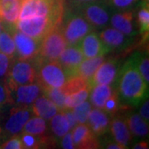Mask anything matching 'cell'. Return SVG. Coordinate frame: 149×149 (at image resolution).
<instances>
[{
	"mask_svg": "<svg viewBox=\"0 0 149 149\" xmlns=\"http://www.w3.org/2000/svg\"><path fill=\"white\" fill-rule=\"evenodd\" d=\"M118 94L130 104H138L148 95L145 82L133 60H129L118 74Z\"/></svg>",
	"mask_w": 149,
	"mask_h": 149,
	"instance_id": "1",
	"label": "cell"
},
{
	"mask_svg": "<svg viewBox=\"0 0 149 149\" xmlns=\"http://www.w3.org/2000/svg\"><path fill=\"white\" fill-rule=\"evenodd\" d=\"M32 61L37 69V82L42 87V90L60 88L67 80V75L57 60L45 61L36 57Z\"/></svg>",
	"mask_w": 149,
	"mask_h": 149,
	"instance_id": "2",
	"label": "cell"
},
{
	"mask_svg": "<svg viewBox=\"0 0 149 149\" xmlns=\"http://www.w3.org/2000/svg\"><path fill=\"white\" fill-rule=\"evenodd\" d=\"M61 28L67 45L78 46L94 27L78 13H71L65 18L62 17Z\"/></svg>",
	"mask_w": 149,
	"mask_h": 149,
	"instance_id": "3",
	"label": "cell"
},
{
	"mask_svg": "<svg viewBox=\"0 0 149 149\" xmlns=\"http://www.w3.org/2000/svg\"><path fill=\"white\" fill-rule=\"evenodd\" d=\"M37 80V69L33 61L17 59L10 65L5 84L8 90H12L19 85L35 83Z\"/></svg>",
	"mask_w": 149,
	"mask_h": 149,
	"instance_id": "4",
	"label": "cell"
},
{
	"mask_svg": "<svg viewBox=\"0 0 149 149\" xmlns=\"http://www.w3.org/2000/svg\"><path fill=\"white\" fill-rule=\"evenodd\" d=\"M66 46L61 22L43 37L37 57L45 61H56Z\"/></svg>",
	"mask_w": 149,
	"mask_h": 149,
	"instance_id": "5",
	"label": "cell"
},
{
	"mask_svg": "<svg viewBox=\"0 0 149 149\" xmlns=\"http://www.w3.org/2000/svg\"><path fill=\"white\" fill-rule=\"evenodd\" d=\"M61 22L48 17H33L18 19L15 25L17 30L37 41H42L43 37Z\"/></svg>",
	"mask_w": 149,
	"mask_h": 149,
	"instance_id": "6",
	"label": "cell"
},
{
	"mask_svg": "<svg viewBox=\"0 0 149 149\" xmlns=\"http://www.w3.org/2000/svg\"><path fill=\"white\" fill-rule=\"evenodd\" d=\"M8 26V31L12 32V36L16 47V54L18 59L32 61L36 58L39 53L42 41H37L33 37L17 30L15 24Z\"/></svg>",
	"mask_w": 149,
	"mask_h": 149,
	"instance_id": "7",
	"label": "cell"
},
{
	"mask_svg": "<svg viewBox=\"0 0 149 149\" xmlns=\"http://www.w3.org/2000/svg\"><path fill=\"white\" fill-rule=\"evenodd\" d=\"M9 104L14 106L27 107L31 104L42 94V90L40 85L35 82L28 85L17 86L12 90H8Z\"/></svg>",
	"mask_w": 149,
	"mask_h": 149,
	"instance_id": "8",
	"label": "cell"
},
{
	"mask_svg": "<svg viewBox=\"0 0 149 149\" xmlns=\"http://www.w3.org/2000/svg\"><path fill=\"white\" fill-rule=\"evenodd\" d=\"M78 13L93 27H104L109 22V15L105 8L100 2L91 3L75 8Z\"/></svg>",
	"mask_w": 149,
	"mask_h": 149,
	"instance_id": "9",
	"label": "cell"
},
{
	"mask_svg": "<svg viewBox=\"0 0 149 149\" xmlns=\"http://www.w3.org/2000/svg\"><path fill=\"white\" fill-rule=\"evenodd\" d=\"M32 111L27 107L14 106L11 109L9 115L3 126L5 135L13 136L21 133L25 123L31 118Z\"/></svg>",
	"mask_w": 149,
	"mask_h": 149,
	"instance_id": "10",
	"label": "cell"
},
{
	"mask_svg": "<svg viewBox=\"0 0 149 149\" xmlns=\"http://www.w3.org/2000/svg\"><path fill=\"white\" fill-rule=\"evenodd\" d=\"M85 59L81 49L78 46L65 47L60 54L57 61L67 75V79L73 75H76L78 66Z\"/></svg>",
	"mask_w": 149,
	"mask_h": 149,
	"instance_id": "11",
	"label": "cell"
},
{
	"mask_svg": "<svg viewBox=\"0 0 149 149\" xmlns=\"http://www.w3.org/2000/svg\"><path fill=\"white\" fill-rule=\"evenodd\" d=\"M71 132L74 148L96 149L100 147L97 136L85 123L77 124Z\"/></svg>",
	"mask_w": 149,
	"mask_h": 149,
	"instance_id": "12",
	"label": "cell"
},
{
	"mask_svg": "<svg viewBox=\"0 0 149 149\" xmlns=\"http://www.w3.org/2000/svg\"><path fill=\"white\" fill-rule=\"evenodd\" d=\"M118 63L116 60H109L104 61L97 69L91 80L93 87L96 85H111L118 77Z\"/></svg>",
	"mask_w": 149,
	"mask_h": 149,
	"instance_id": "13",
	"label": "cell"
},
{
	"mask_svg": "<svg viewBox=\"0 0 149 149\" xmlns=\"http://www.w3.org/2000/svg\"><path fill=\"white\" fill-rule=\"evenodd\" d=\"M80 49L85 58L104 56L110 51L95 32H90L80 42Z\"/></svg>",
	"mask_w": 149,
	"mask_h": 149,
	"instance_id": "14",
	"label": "cell"
},
{
	"mask_svg": "<svg viewBox=\"0 0 149 149\" xmlns=\"http://www.w3.org/2000/svg\"><path fill=\"white\" fill-rule=\"evenodd\" d=\"M30 109L35 116L42 118L45 120H50L60 111L53 102L44 95L39 96L32 103L30 106Z\"/></svg>",
	"mask_w": 149,
	"mask_h": 149,
	"instance_id": "15",
	"label": "cell"
},
{
	"mask_svg": "<svg viewBox=\"0 0 149 149\" xmlns=\"http://www.w3.org/2000/svg\"><path fill=\"white\" fill-rule=\"evenodd\" d=\"M87 122L89 127L96 136H101L109 129V118L105 112L100 109H91Z\"/></svg>",
	"mask_w": 149,
	"mask_h": 149,
	"instance_id": "16",
	"label": "cell"
},
{
	"mask_svg": "<svg viewBox=\"0 0 149 149\" xmlns=\"http://www.w3.org/2000/svg\"><path fill=\"white\" fill-rule=\"evenodd\" d=\"M21 5V0H0V21L2 23L16 24Z\"/></svg>",
	"mask_w": 149,
	"mask_h": 149,
	"instance_id": "17",
	"label": "cell"
},
{
	"mask_svg": "<svg viewBox=\"0 0 149 149\" xmlns=\"http://www.w3.org/2000/svg\"><path fill=\"white\" fill-rule=\"evenodd\" d=\"M110 22L113 28L118 30L126 36H132L135 34L133 11H123L113 14L110 19Z\"/></svg>",
	"mask_w": 149,
	"mask_h": 149,
	"instance_id": "18",
	"label": "cell"
},
{
	"mask_svg": "<svg viewBox=\"0 0 149 149\" xmlns=\"http://www.w3.org/2000/svg\"><path fill=\"white\" fill-rule=\"evenodd\" d=\"M109 130L115 142L128 147L132 138L131 133L124 119L119 116L113 118L109 123Z\"/></svg>",
	"mask_w": 149,
	"mask_h": 149,
	"instance_id": "19",
	"label": "cell"
},
{
	"mask_svg": "<svg viewBox=\"0 0 149 149\" xmlns=\"http://www.w3.org/2000/svg\"><path fill=\"white\" fill-rule=\"evenodd\" d=\"M100 38L107 47L110 49L119 48L125 46L128 42V38L118 30L112 27L105 28L100 34Z\"/></svg>",
	"mask_w": 149,
	"mask_h": 149,
	"instance_id": "20",
	"label": "cell"
},
{
	"mask_svg": "<svg viewBox=\"0 0 149 149\" xmlns=\"http://www.w3.org/2000/svg\"><path fill=\"white\" fill-rule=\"evenodd\" d=\"M113 92L109 85H96L91 88V104L97 109H103L108 99L110 97Z\"/></svg>",
	"mask_w": 149,
	"mask_h": 149,
	"instance_id": "21",
	"label": "cell"
},
{
	"mask_svg": "<svg viewBox=\"0 0 149 149\" xmlns=\"http://www.w3.org/2000/svg\"><path fill=\"white\" fill-rule=\"evenodd\" d=\"M104 61V56H99L95 57L86 58L85 60H83L77 68L76 74L84 77L91 83V80L94 74Z\"/></svg>",
	"mask_w": 149,
	"mask_h": 149,
	"instance_id": "22",
	"label": "cell"
},
{
	"mask_svg": "<svg viewBox=\"0 0 149 149\" xmlns=\"http://www.w3.org/2000/svg\"><path fill=\"white\" fill-rule=\"evenodd\" d=\"M125 121L130 133L134 136L145 137L148 134V123L140 116V114H130Z\"/></svg>",
	"mask_w": 149,
	"mask_h": 149,
	"instance_id": "23",
	"label": "cell"
},
{
	"mask_svg": "<svg viewBox=\"0 0 149 149\" xmlns=\"http://www.w3.org/2000/svg\"><path fill=\"white\" fill-rule=\"evenodd\" d=\"M89 87H92L90 81L86 80L84 77L76 74V75L69 77L65 80L64 85L61 87H60V89L65 95H68L70 94L78 92L81 90H84L85 88H89Z\"/></svg>",
	"mask_w": 149,
	"mask_h": 149,
	"instance_id": "24",
	"label": "cell"
},
{
	"mask_svg": "<svg viewBox=\"0 0 149 149\" xmlns=\"http://www.w3.org/2000/svg\"><path fill=\"white\" fill-rule=\"evenodd\" d=\"M47 125L46 120L42 118L35 116L28 119L22 130V133H28L34 136H41L46 134Z\"/></svg>",
	"mask_w": 149,
	"mask_h": 149,
	"instance_id": "25",
	"label": "cell"
},
{
	"mask_svg": "<svg viewBox=\"0 0 149 149\" xmlns=\"http://www.w3.org/2000/svg\"><path fill=\"white\" fill-rule=\"evenodd\" d=\"M50 120L51 129L54 135H56L57 138H62L65 133L70 131L69 123L62 111L54 115Z\"/></svg>",
	"mask_w": 149,
	"mask_h": 149,
	"instance_id": "26",
	"label": "cell"
},
{
	"mask_svg": "<svg viewBox=\"0 0 149 149\" xmlns=\"http://www.w3.org/2000/svg\"><path fill=\"white\" fill-rule=\"evenodd\" d=\"M0 52L13 59L16 55V47L10 32L3 27L0 33Z\"/></svg>",
	"mask_w": 149,
	"mask_h": 149,
	"instance_id": "27",
	"label": "cell"
},
{
	"mask_svg": "<svg viewBox=\"0 0 149 149\" xmlns=\"http://www.w3.org/2000/svg\"><path fill=\"white\" fill-rule=\"evenodd\" d=\"M92 87L85 88L84 90L68 95L65 100V109H72L74 107L79 105L80 104L85 101L90 95V92Z\"/></svg>",
	"mask_w": 149,
	"mask_h": 149,
	"instance_id": "28",
	"label": "cell"
},
{
	"mask_svg": "<svg viewBox=\"0 0 149 149\" xmlns=\"http://www.w3.org/2000/svg\"><path fill=\"white\" fill-rule=\"evenodd\" d=\"M43 95L50 99L56 105L60 111H63L65 108V100L66 95L60 88H47L42 90Z\"/></svg>",
	"mask_w": 149,
	"mask_h": 149,
	"instance_id": "29",
	"label": "cell"
},
{
	"mask_svg": "<svg viewBox=\"0 0 149 149\" xmlns=\"http://www.w3.org/2000/svg\"><path fill=\"white\" fill-rule=\"evenodd\" d=\"M71 110L78 123H87L88 117L91 110V104L85 100L79 105L74 107Z\"/></svg>",
	"mask_w": 149,
	"mask_h": 149,
	"instance_id": "30",
	"label": "cell"
},
{
	"mask_svg": "<svg viewBox=\"0 0 149 149\" xmlns=\"http://www.w3.org/2000/svg\"><path fill=\"white\" fill-rule=\"evenodd\" d=\"M120 109V99L117 91H113L110 97L108 99V100L104 104L103 110L107 114L115 116L118 110Z\"/></svg>",
	"mask_w": 149,
	"mask_h": 149,
	"instance_id": "31",
	"label": "cell"
},
{
	"mask_svg": "<svg viewBox=\"0 0 149 149\" xmlns=\"http://www.w3.org/2000/svg\"><path fill=\"white\" fill-rule=\"evenodd\" d=\"M137 65L141 75L145 82L148 85L149 82V59L148 55H143L139 58L133 59Z\"/></svg>",
	"mask_w": 149,
	"mask_h": 149,
	"instance_id": "32",
	"label": "cell"
},
{
	"mask_svg": "<svg viewBox=\"0 0 149 149\" xmlns=\"http://www.w3.org/2000/svg\"><path fill=\"white\" fill-rule=\"evenodd\" d=\"M137 20L141 32L148 33L149 29V8L148 3L139 11Z\"/></svg>",
	"mask_w": 149,
	"mask_h": 149,
	"instance_id": "33",
	"label": "cell"
},
{
	"mask_svg": "<svg viewBox=\"0 0 149 149\" xmlns=\"http://www.w3.org/2000/svg\"><path fill=\"white\" fill-rule=\"evenodd\" d=\"M23 148L35 149L41 148L40 143V136H34L28 133H22L21 138Z\"/></svg>",
	"mask_w": 149,
	"mask_h": 149,
	"instance_id": "34",
	"label": "cell"
},
{
	"mask_svg": "<svg viewBox=\"0 0 149 149\" xmlns=\"http://www.w3.org/2000/svg\"><path fill=\"white\" fill-rule=\"evenodd\" d=\"M11 58L0 52V81L5 82L8 70L10 69Z\"/></svg>",
	"mask_w": 149,
	"mask_h": 149,
	"instance_id": "35",
	"label": "cell"
},
{
	"mask_svg": "<svg viewBox=\"0 0 149 149\" xmlns=\"http://www.w3.org/2000/svg\"><path fill=\"white\" fill-rule=\"evenodd\" d=\"M0 148L2 149H23V145L21 138L18 135L12 136L9 140L0 143Z\"/></svg>",
	"mask_w": 149,
	"mask_h": 149,
	"instance_id": "36",
	"label": "cell"
},
{
	"mask_svg": "<svg viewBox=\"0 0 149 149\" xmlns=\"http://www.w3.org/2000/svg\"><path fill=\"white\" fill-rule=\"evenodd\" d=\"M139 0H107L109 5L118 9H125L134 4Z\"/></svg>",
	"mask_w": 149,
	"mask_h": 149,
	"instance_id": "37",
	"label": "cell"
},
{
	"mask_svg": "<svg viewBox=\"0 0 149 149\" xmlns=\"http://www.w3.org/2000/svg\"><path fill=\"white\" fill-rule=\"evenodd\" d=\"M9 104V93L5 82L0 81V107Z\"/></svg>",
	"mask_w": 149,
	"mask_h": 149,
	"instance_id": "38",
	"label": "cell"
},
{
	"mask_svg": "<svg viewBox=\"0 0 149 149\" xmlns=\"http://www.w3.org/2000/svg\"><path fill=\"white\" fill-rule=\"evenodd\" d=\"M61 147L65 149H73L74 148V142H73V137H72V132L71 130L66 133L61 139Z\"/></svg>",
	"mask_w": 149,
	"mask_h": 149,
	"instance_id": "39",
	"label": "cell"
},
{
	"mask_svg": "<svg viewBox=\"0 0 149 149\" xmlns=\"http://www.w3.org/2000/svg\"><path fill=\"white\" fill-rule=\"evenodd\" d=\"M62 112H63V113H64L65 116V118H66L67 122L69 123L70 130H72L78 124V122H77L76 118L74 117L73 112H72L71 109H65Z\"/></svg>",
	"mask_w": 149,
	"mask_h": 149,
	"instance_id": "40",
	"label": "cell"
},
{
	"mask_svg": "<svg viewBox=\"0 0 149 149\" xmlns=\"http://www.w3.org/2000/svg\"><path fill=\"white\" fill-rule=\"evenodd\" d=\"M147 100L143 102V104H142V106L140 108L139 110V114L140 116L145 119L147 122H148L149 120V101L148 99H146Z\"/></svg>",
	"mask_w": 149,
	"mask_h": 149,
	"instance_id": "41",
	"label": "cell"
},
{
	"mask_svg": "<svg viewBox=\"0 0 149 149\" xmlns=\"http://www.w3.org/2000/svg\"><path fill=\"white\" fill-rule=\"evenodd\" d=\"M101 0H68L70 3L74 8H78L85 4L91 3H95V2H100Z\"/></svg>",
	"mask_w": 149,
	"mask_h": 149,
	"instance_id": "42",
	"label": "cell"
},
{
	"mask_svg": "<svg viewBox=\"0 0 149 149\" xmlns=\"http://www.w3.org/2000/svg\"><path fill=\"white\" fill-rule=\"evenodd\" d=\"M106 148L108 149H125L128 148L127 146H124L123 144H120L115 142V143H109L106 145Z\"/></svg>",
	"mask_w": 149,
	"mask_h": 149,
	"instance_id": "43",
	"label": "cell"
},
{
	"mask_svg": "<svg viewBox=\"0 0 149 149\" xmlns=\"http://www.w3.org/2000/svg\"><path fill=\"white\" fill-rule=\"evenodd\" d=\"M148 143L146 142V141H142V142H139L137 144L134 145L133 148L134 149H148Z\"/></svg>",
	"mask_w": 149,
	"mask_h": 149,
	"instance_id": "44",
	"label": "cell"
},
{
	"mask_svg": "<svg viewBox=\"0 0 149 149\" xmlns=\"http://www.w3.org/2000/svg\"><path fill=\"white\" fill-rule=\"evenodd\" d=\"M3 23H2V22L0 21V33H1V32H2V30H3Z\"/></svg>",
	"mask_w": 149,
	"mask_h": 149,
	"instance_id": "45",
	"label": "cell"
},
{
	"mask_svg": "<svg viewBox=\"0 0 149 149\" xmlns=\"http://www.w3.org/2000/svg\"><path fill=\"white\" fill-rule=\"evenodd\" d=\"M0 135H1V132H0Z\"/></svg>",
	"mask_w": 149,
	"mask_h": 149,
	"instance_id": "46",
	"label": "cell"
}]
</instances>
